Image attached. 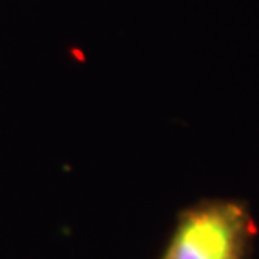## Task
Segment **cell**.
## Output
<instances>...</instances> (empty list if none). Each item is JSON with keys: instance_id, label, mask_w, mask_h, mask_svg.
<instances>
[{"instance_id": "cell-1", "label": "cell", "mask_w": 259, "mask_h": 259, "mask_svg": "<svg viewBox=\"0 0 259 259\" xmlns=\"http://www.w3.org/2000/svg\"><path fill=\"white\" fill-rule=\"evenodd\" d=\"M250 238V215L240 204L209 202L183 215L163 259H244Z\"/></svg>"}]
</instances>
